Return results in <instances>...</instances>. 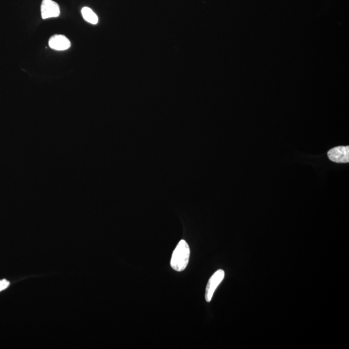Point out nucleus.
<instances>
[{"label":"nucleus","mask_w":349,"mask_h":349,"mask_svg":"<svg viewBox=\"0 0 349 349\" xmlns=\"http://www.w3.org/2000/svg\"><path fill=\"white\" fill-rule=\"evenodd\" d=\"M331 161L337 163H348L349 162V147L338 146L331 149L327 153Z\"/></svg>","instance_id":"3"},{"label":"nucleus","mask_w":349,"mask_h":349,"mask_svg":"<svg viewBox=\"0 0 349 349\" xmlns=\"http://www.w3.org/2000/svg\"><path fill=\"white\" fill-rule=\"evenodd\" d=\"M224 278H225V272L221 269L218 270L211 276L206 288L205 299L206 302H210L212 300L215 291L222 281L223 280Z\"/></svg>","instance_id":"2"},{"label":"nucleus","mask_w":349,"mask_h":349,"mask_svg":"<svg viewBox=\"0 0 349 349\" xmlns=\"http://www.w3.org/2000/svg\"><path fill=\"white\" fill-rule=\"evenodd\" d=\"M10 285V282L8 280H0V292L4 291V290L8 288Z\"/></svg>","instance_id":"7"},{"label":"nucleus","mask_w":349,"mask_h":349,"mask_svg":"<svg viewBox=\"0 0 349 349\" xmlns=\"http://www.w3.org/2000/svg\"><path fill=\"white\" fill-rule=\"evenodd\" d=\"M41 11L43 19L57 17L60 15V6L52 0H43L41 4Z\"/></svg>","instance_id":"4"},{"label":"nucleus","mask_w":349,"mask_h":349,"mask_svg":"<svg viewBox=\"0 0 349 349\" xmlns=\"http://www.w3.org/2000/svg\"><path fill=\"white\" fill-rule=\"evenodd\" d=\"M190 249L186 241H179L178 245L173 250L171 267L177 272H181L186 269L190 260Z\"/></svg>","instance_id":"1"},{"label":"nucleus","mask_w":349,"mask_h":349,"mask_svg":"<svg viewBox=\"0 0 349 349\" xmlns=\"http://www.w3.org/2000/svg\"><path fill=\"white\" fill-rule=\"evenodd\" d=\"M49 47L52 49L62 51L71 47V42L69 39L63 35H54L49 41Z\"/></svg>","instance_id":"5"},{"label":"nucleus","mask_w":349,"mask_h":349,"mask_svg":"<svg viewBox=\"0 0 349 349\" xmlns=\"http://www.w3.org/2000/svg\"><path fill=\"white\" fill-rule=\"evenodd\" d=\"M82 14L83 19L87 22L96 25L98 22L97 15L89 7H83L82 10Z\"/></svg>","instance_id":"6"}]
</instances>
